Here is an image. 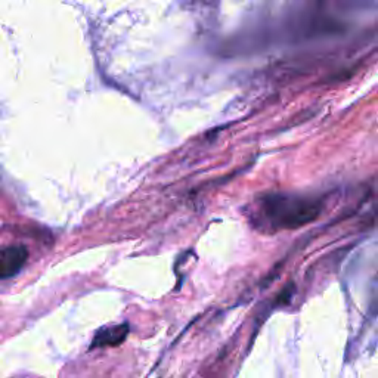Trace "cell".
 Here are the masks:
<instances>
[{
  "label": "cell",
  "mask_w": 378,
  "mask_h": 378,
  "mask_svg": "<svg viewBox=\"0 0 378 378\" xmlns=\"http://www.w3.org/2000/svg\"><path fill=\"white\" fill-rule=\"evenodd\" d=\"M129 334V325L120 324V325H109L102 326L97 330L92 338L90 349L97 347H116L123 343Z\"/></svg>",
  "instance_id": "3"
},
{
  "label": "cell",
  "mask_w": 378,
  "mask_h": 378,
  "mask_svg": "<svg viewBox=\"0 0 378 378\" xmlns=\"http://www.w3.org/2000/svg\"><path fill=\"white\" fill-rule=\"evenodd\" d=\"M29 250L24 246H9L0 249V281L14 278L27 263Z\"/></svg>",
  "instance_id": "2"
},
{
  "label": "cell",
  "mask_w": 378,
  "mask_h": 378,
  "mask_svg": "<svg viewBox=\"0 0 378 378\" xmlns=\"http://www.w3.org/2000/svg\"><path fill=\"white\" fill-rule=\"evenodd\" d=\"M322 201L288 194H267L255 200L249 214L253 225L263 233L297 229L316 221Z\"/></svg>",
  "instance_id": "1"
}]
</instances>
